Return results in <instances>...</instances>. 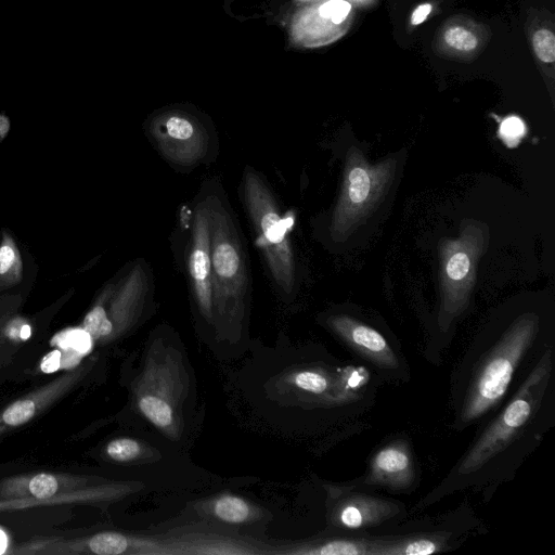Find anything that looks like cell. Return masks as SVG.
<instances>
[{"instance_id":"obj_1","label":"cell","mask_w":555,"mask_h":555,"mask_svg":"<svg viewBox=\"0 0 555 555\" xmlns=\"http://www.w3.org/2000/svg\"><path fill=\"white\" fill-rule=\"evenodd\" d=\"M538 331L535 314L519 315L490 347L469 356L460 376L454 422L457 429L469 426L500 403Z\"/></svg>"},{"instance_id":"obj_2","label":"cell","mask_w":555,"mask_h":555,"mask_svg":"<svg viewBox=\"0 0 555 555\" xmlns=\"http://www.w3.org/2000/svg\"><path fill=\"white\" fill-rule=\"evenodd\" d=\"M552 373V351L543 353L504 410L473 443L456 467L460 477L477 473L512 444L535 415Z\"/></svg>"},{"instance_id":"obj_3","label":"cell","mask_w":555,"mask_h":555,"mask_svg":"<svg viewBox=\"0 0 555 555\" xmlns=\"http://www.w3.org/2000/svg\"><path fill=\"white\" fill-rule=\"evenodd\" d=\"M487 242V228L473 220L463 223L461 235L457 238L441 241L439 247L441 284L439 317L441 326L448 325L466 309L475 284L477 262Z\"/></svg>"},{"instance_id":"obj_4","label":"cell","mask_w":555,"mask_h":555,"mask_svg":"<svg viewBox=\"0 0 555 555\" xmlns=\"http://www.w3.org/2000/svg\"><path fill=\"white\" fill-rule=\"evenodd\" d=\"M122 493L117 485L67 470L34 469L0 477V500L34 499L64 505L103 502Z\"/></svg>"},{"instance_id":"obj_5","label":"cell","mask_w":555,"mask_h":555,"mask_svg":"<svg viewBox=\"0 0 555 555\" xmlns=\"http://www.w3.org/2000/svg\"><path fill=\"white\" fill-rule=\"evenodd\" d=\"M395 172V162L370 165L359 151L351 150L343 191L335 209L332 230L347 235L379 202Z\"/></svg>"},{"instance_id":"obj_6","label":"cell","mask_w":555,"mask_h":555,"mask_svg":"<svg viewBox=\"0 0 555 555\" xmlns=\"http://www.w3.org/2000/svg\"><path fill=\"white\" fill-rule=\"evenodd\" d=\"M95 364V358L91 357L1 405L0 441L30 425L87 385Z\"/></svg>"},{"instance_id":"obj_7","label":"cell","mask_w":555,"mask_h":555,"mask_svg":"<svg viewBox=\"0 0 555 555\" xmlns=\"http://www.w3.org/2000/svg\"><path fill=\"white\" fill-rule=\"evenodd\" d=\"M246 199L257 235L264 248V254L282 286L293 282L294 266L287 224L276 210L266 188L255 177L246 178Z\"/></svg>"},{"instance_id":"obj_8","label":"cell","mask_w":555,"mask_h":555,"mask_svg":"<svg viewBox=\"0 0 555 555\" xmlns=\"http://www.w3.org/2000/svg\"><path fill=\"white\" fill-rule=\"evenodd\" d=\"M334 332L356 352L383 370H397L399 360L385 337L375 328L349 315H334L328 321Z\"/></svg>"},{"instance_id":"obj_9","label":"cell","mask_w":555,"mask_h":555,"mask_svg":"<svg viewBox=\"0 0 555 555\" xmlns=\"http://www.w3.org/2000/svg\"><path fill=\"white\" fill-rule=\"evenodd\" d=\"M210 233L208 214L198 211L193 228L188 269L197 304L207 317L211 313L214 289Z\"/></svg>"},{"instance_id":"obj_10","label":"cell","mask_w":555,"mask_h":555,"mask_svg":"<svg viewBox=\"0 0 555 555\" xmlns=\"http://www.w3.org/2000/svg\"><path fill=\"white\" fill-rule=\"evenodd\" d=\"M415 479V468L405 442L393 441L376 451L365 482L393 490H405Z\"/></svg>"},{"instance_id":"obj_11","label":"cell","mask_w":555,"mask_h":555,"mask_svg":"<svg viewBox=\"0 0 555 555\" xmlns=\"http://www.w3.org/2000/svg\"><path fill=\"white\" fill-rule=\"evenodd\" d=\"M399 513V505L384 499L349 493L334 512L336 524L348 530H362L375 527Z\"/></svg>"},{"instance_id":"obj_12","label":"cell","mask_w":555,"mask_h":555,"mask_svg":"<svg viewBox=\"0 0 555 555\" xmlns=\"http://www.w3.org/2000/svg\"><path fill=\"white\" fill-rule=\"evenodd\" d=\"M35 344L18 334L11 318L0 322V386L26 372L39 351Z\"/></svg>"},{"instance_id":"obj_13","label":"cell","mask_w":555,"mask_h":555,"mask_svg":"<svg viewBox=\"0 0 555 555\" xmlns=\"http://www.w3.org/2000/svg\"><path fill=\"white\" fill-rule=\"evenodd\" d=\"M211 267L219 289L236 286L242 273V258L236 243L223 230L221 220L216 221L214 238L211 235Z\"/></svg>"},{"instance_id":"obj_14","label":"cell","mask_w":555,"mask_h":555,"mask_svg":"<svg viewBox=\"0 0 555 555\" xmlns=\"http://www.w3.org/2000/svg\"><path fill=\"white\" fill-rule=\"evenodd\" d=\"M22 257L13 237L3 232L0 243V286L5 287L21 281Z\"/></svg>"},{"instance_id":"obj_15","label":"cell","mask_w":555,"mask_h":555,"mask_svg":"<svg viewBox=\"0 0 555 555\" xmlns=\"http://www.w3.org/2000/svg\"><path fill=\"white\" fill-rule=\"evenodd\" d=\"M80 328L90 336L93 343H105L113 338L114 327L107 317L102 298L87 312Z\"/></svg>"},{"instance_id":"obj_16","label":"cell","mask_w":555,"mask_h":555,"mask_svg":"<svg viewBox=\"0 0 555 555\" xmlns=\"http://www.w3.org/2000/svg\"><path fill=\"white\" fill-rule=\"evenodd\" d=\"M138 405L144 416L155 426L166 428L172 424V409L163 398L144 395L138 400Z\"/></svg>"},{"instance_id":"obj_17","label":"cell","mask_w":555,"mask_h":555,"mask_svg":"<svg viewBox=\"0 0 555 555\" xmlns=\"http://www.w3.org/2000/svg\"><path fill=\"white\" fill-rule=\"evenodd\" d=\"M214 513L223 521L238 524L249 515L248 504L235 495H223L214 505Z\"/></svg>"},{"instance_id":"obj_18","label":"cell","mask_w":555,"mask_h":555,"mask_svg":"<svg viewBox=\"0 0 555 555\" xmlns=\"http://www.w3.org/2000/svg\"><path fill=\"white\" fill-rule=\"evenodd\" d=\"M163 128L168 138L177 141H185L194 137L195 122L186 114L170 112L162 117Z\"/></svg>"},{"instance_id":"obj_19","label":"cell","mask_w":555,"mask_h":555,"mask_svg":"<svg viewBox=\"0 0 555 555\" xmlns=\"http://www.w3.org/2000/svg\"><path fill=\"white\" fill-rule=\"evenodd\" d=\"M443 40L449 48L460 52H472L478 46L476 34L461 25L448 27L443 33Z\"/></svg>"},{"instance_id":"obj_20","label":"cell","mask_w":555,"mask_h":555,"mask_svg":"<svg viewBox=\"0 0 555 555\" xmlns=\"http://www.w3.org/2000/svg\"><path fill=\"white\" fill-rule=\"evenodd\" d=\"M141 451L138 441L131 438H116L108 441L104 448L105 455L115 462L134 460Z\"/></svg>"},{"instance_id":"obj_21","label":"cell","mask_w":555,"mask_h":555,"mask_svg":"<svg viewBox=\"0 0 555 555\" xmlns=\"http://www.w3.org/2000/svg\"><path fill=\"white\" fill-rule=\"evenodd\" d=\"M533 51L543 63H553L555 60V35L547 28L538 29L532 36Z\"/></svg>"},{"instance_id":"obj_22","label":"cell","mask_w":555,"mask_h":555,"mask_svg":"<svg viewBox=\"0 0 555 555\" xmlns=\"http://www.w3.org/2000/svg\"><path fill=\"white\" fill-rule=\"evenodd\" d=\"M527 132L526 125L517 116L504 118L499 128V137L508 147L517 146Z\"/></svg>"},{"instance_id":"obj_23","label":"cell","mask_w":555,"mask_h":555,"mask_svg":"<svg viewBox=\"0 0 555 555\" xmlns=\"http://www.w3.org/2000/svg\"><path fill=\"white\" fill-rule=\"evenodd\" d=\"M294 384L312 393H323L330 386L326 375L315 371H301L294 377Z\"/></svg>"},{"instance_id":"obj_24","label":"cell","mask_w":555,"mask_h":555,"mask_svg":"<svg viewBox=\"0 0 555 555\" xmlns=\"http://www.w3.org/2000/svg\"><path fill=\"white\" fill-rule=\"evenodd\" d=\"M350 12V4L345 0H330L320 8V14L333 23H341Z\"/></svg>"},{"instance_id":"obj_25","label":"cell","mask_w":555,"mask_h":555,"mask_svg":"<svg viewBox=\"0 0 555 555\" xmlns=\"http://www.w3.org/2000/svg\"><path fill=\"white\" fill-rule=\"evenodd\" d=\"M431 9H433V7L429 3H424V4H420L418 7H416L411 14V18H410L411 24L418 25V24L423 23L429 15V13L431 12Z\"/></svg>"},{"instance_id":"obj_26","label":"cell","mask_w":555,"mask_h":555,"mask_svg":"<svg viewBox=\"0 0 555 555\" xmlns=\"http://www.w3.org/2000/svg\"><path fill=\"white\" fill-rule=\"evenodd\" d=\"M9 129H10L9 119L5 116L0 115V141L7 135Z\"/></svg>"}]
</instances>
